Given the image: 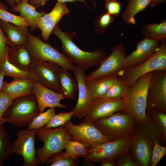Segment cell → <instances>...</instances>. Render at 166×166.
<instances>
[{"mask_svg": "<svg viewBox=\"0 0 166 166\" xmlns=\"http://www.w3.org/2000/svg\"><path fill=\"white\" fill-rule=\"evenodd\" d=\"M0 20L18 26L29 27L27 22L20 15L14 14L6 10L0 8Z\"/></svg>", "mask_w": 166, "mask_h": 166, "instance_id": "obj_37", "label": "cell"}, {"mask_svg": "<svg viewBox=\"0 0 166 166\" xmlns=\"http://www.w3.org/2000/svg\"><path fill=\"white\" fill-rule=\"evenodd\" d=\"M72 71L78 86V97L77 104L72 111L73 116L81 119L84 118L93 100L86 84L85 71L74 65Z\"/></svg>", "mask_w": 166, "mask_h": 166, "instance_id": "obj_17", "label": "cell"}, {"mask_svg": "<svg viewBox=\"0 0 166 166\" xmlns=\"http://www.w3.org/2000/svg\"><path fill=\"white\" fill-rule=\"evenodd\" d=\"M63 152L66 157H84L89 153V149L87 145L78 141L69 139L66 141Z\"/></svg>", "mask_w": 166, "mask_h": 166, "instance_id": "obj_30", "label": "cell"}, {"mask_svg": "<svg viewBox=\"0 0 166 166\" xmlns=\"http://www.w3.org/2000/svg\"><path fill=\"white\" fill-rule=\"evenodd\" d=\"M5 76V74L2 72L0 71V90L1 89L4 78Z\"/></svg>", "mask_w": 166, "mask_h": 166, "instance_id": "obj_47", "label": "cell"}, {"mask_svg": "<svg viewBox=\"0 0 166 166\" xmlns=\"http://www.w3.org/2000/svg\"><path fill=\"white\" fill-rule=\"evenodd\" d=\"M0 8L6 10H8V7L6 6L2 3L0 1Z\"/></svg>", "mask_w": 166, "mask_h": 166, "instance_id": "obj_48", "label": "cell"}, {"mask_svg": "<svg viewBox=\"0 0 166 166\" xmlns=\"http://www.w3.org/2000/svg\"><path fill=\"white\" fill-rule=\"evenodd\" d=\"M6 50V57L10 63L21 70L29 71L32 59L26 45H20L10 48L7 45Z\"/></svg>", "mask_w": 166, "mask_h": 166, "instance_id": "obj_23", "label": "cell"}, {"mask_svg": "<svg viewBox=\"0 0 166 166\" xmlns=\"http://www.w3.org/2000/svg\"><path fill=\"white\" fill-rule=\"evenodd\" d=\"M5 2L10 5L11 7L17 4L21 0H4Z\"/></svg>", "mask_w": 166, "mask_h": 166, "instance_id": "obj_46", "label": "cell"}, {"mask_svg": "<svg viewBox=\"0 0 166 166\" xmlns=\"http://www.w3.org/2000/svg\"><path fill=\"white\" fill-rule=\"evenodd\" d=\"M128 87V86L118 78L117 82L111 87L102 98L113 99H122L127 91Z\"/></svg>", "mask_w": 166, "mask_h": 166, "instance_id": "obj_33", "label": "cell"}, {"mask_svg": "<svg viewBox=\"0 0 166 166\" xmlns=\"http://www.w3.org/2000/svg\"><path fill=\"white\" fill-rule=\"evenodd\" d=\"M34 95L22 96L13 100L1 119L18 128L29 126L40 113Z\"/></svg>", "mask_w": 166, "mask_h": 166, "instance_id": "obj_4", "label": "cell"}, {"mask_svg": "<svg viewBox=\"0 0 166 166\" xmlns=\"http://www.w3.org/2000/svg\"><path fill=\"white\" fill-rule=\"evenodd\" d=\"M36 79L32 78H13L10 82L3 81L0 90L12 100L16 98L34 94L33 85Z\"/></svg>", "mask_w": 166, "mask_h": 166, "instance_id": "obj_21", "label": "cell"}, {"mask_svg": "<svg viewBox=\"0 0 166 166\" xmlns=\"http://www.w3.org/2000/svg\"><path fill=\"white\" fill-rule=\"evenodd\" d=\"M26 46L32 60L52 62L61 68L73 71L74 67L73 62L63 53L42 41L40 36L29 33Z\"/></svg>", "mask_w": 166, "mask_h": 166, "instance_id": "obj_8", "label": "cell"}, {"mask_svg": "<svg viewBox=\"0 0 166 166\" xmlns=\"http://www.w3.org/2000/svg\"><path fill=\"white\" fill-rule=\"evenodd\" d=\"M68 71L66 69L60 68L59 81L61 93L65 98L73 99L78 90V86Z\"/></svg>", "mask_w": 166, "mask_h": 166, "instance_id": "obj_26", "label": "cell"}, {"mask_svg": "<svg viewBox=\"0 0 166 166\" xmlns=\"http://www.w3.org/2000/svg\"><path fill=\"white\" fill-rule=\"evenodd\" d=\"M132 136L112 141L104 142L89 147V153L83 158L84 162L89 165L101 164L105 159L116 160L121 155L129 152Z\"/></svg>", "mask_w": 166, "mask_h": 166, "instance_id": "obj_7", "label": "cell"}, {"mask_svg": "<svg viewBox=\"0 0 166 166\" xmlns=\"http://www.w3.org/2000/svg\"><path fill=\"white\" fill-rule=\"evenodd\" d=\"M146 110L166 113V70H156L152 74L147 90Z\"/></svg>", "mask_w": 166, "mask_h": 166, "instance_id": "obj_10", "label": "cell"}, {"mask_svg": "<svg viewBox=\"0 0 166 166\" xmlns=\"http://www.w3.org/2000/svg\"><path fill=\"white\" fill-rule=\"evenodd\" d=\"M127 55L122 42L114 45L111 49L110 54L98 68L86 75V81L104 77L117 76L118 73L125 68Z\"/></svg>", "mask_w": 166, "mask_h": 166, "instance_id": "obj_9", "label": "cell"}, {"mask_svg": "<svg viewBox=\"0 0 166 166\" xmlns=\"http://www.w3.org/2000/svg\"><path fill=\"white\" fill-rule=\"evenodd\" d=\"M51 34L60 40L63 53L76 66L85 71L99 66L108 56L106 51L101 48H97L91 52L81 50L72 41L76 32L62 31L59 23L54 28Z\"/></svg>", "mask_w": 166, "mask_h": 166, "instance_id": "obj_1", "label": "cell"}, {"mask_svg": "<svg viewBox=\"0 0 166 166\" xmlns=\"http://www.w3.org/2000/svg\"><path fill=\"white\" fill-rule=\"evenodd\" d=\"M121 6V4L117 0H105V7L106 11L115 17L119 15Z\"/></svg>", "mask_w": 166, "mask_h": 166, "instance_id": "obj_40", "label": "cell"}, {"mask_svg": "<svg viewBox=\"0 0 166 166\" xmlns=\"http://www.w3.org/2000/svg\"><path fill=\"white\" fill-rule=\"evenodd\" d=\"M0 71L3 73L5 76L11 77L13 78L26 77L35 79L34 76L31 72L19 69L10 63L7 57L5 61L0 64Z\"/></svg>", "mask_w": 166, "mask_h": 166, "instance_id": "obj_31", "label": "cell"}, {"mask_svg": "<svg viewBox=\"0 0 166 166\" xmlns=\"http://www.w3.org/2000/svg\"><path fill=\"white\" fill-rule=\"evenodd\" d=\"M49 0H29L28 2L34 6L36 8L41 6H43ZM57 1L62 2H74L78 1L83 3L89 9V6L85 0H57Z\"/></svg>", "mask_w": 166, "mask_h": 166, "instance_id": "obj_43", "label": "cell"}, {"mask_svg": "<svg viewBox=\"0 0 166 166\" xmlns=\"http://www.w3.org/2000/svg\"><path fill=\"white\" fill-rule=\"evenodd\" d=\"M115 162L116 166H139L129 152L119 156Z\"/></svg>", "mask_w": 166, "mask_h": 166, "instance_id": "obj_39", "label": "cell"}, {"mask_svg": "<svg viewBox=\"0 0 166 166\" xmlns=\"http://www.w3.org/2000/svg\"><path fill=\"white\" fill-rule=\"evenodd\" d=\"M154 71L143 75L132 85L128 86L127 91L122 98L124 106L123 110L120 112L130 115L135 119L138 124L146 118L147 90Z\"/></svg>", "mask_w": 166, "mask_h": 166, "instance_id": "obj_2", "label": "cell"}, {"mask_svg": "<svg viewBox=\"0 0 166 166\" xmlns=\"http://www.w3.org/2000/svg\"><path fill=\"white\" fill-rule=\"evenodd\" d=\"M151 0H130L123 13L122 19L128 24L136 25L135 16L149 6Z\"/></svg>", "mask_w": 166, "mask_h": 166, "instance_id": "obj_27", "label": "cell"}, {"mask_svg": "<svg viewBox=\"0 0 166 166\" xmlns=\"http://www.w3.org/2000/svg\"><path fill=\"white\" fill-rule=\"evenodd\" d=\"M35 131L28 128L18 131L12 144L13 153L23 158L22 166H38L41 163L36 154Z\"/></svg>", "mask_w": 166, "mask_h": 166, "instance_id": "obj_11", "label": "cell"}, {"mask_svg": "<svg viewBox=\"0 0 166 166\" xmlns=\"http://www.w3.org/2000/svg\"><path fill=\"white\" fill-rule=\"evenodd\" d=\"M12 100L6 94L0 90V118L2 117Z\"/></svg>", "mask_w": 166, "mask_h": 166, "instance_id": "obj_42", "label": "cell"}, {"mask_svg": "<svg viewBox=\"0 0 166 166\" xmlns=\"http://www.w3.org/2000/svg\"><path fill=\"white\" fill-rule=\"evenodd\" d=\"M8 45V39L0 25V64L3 62L6 58V48Z\"/></svg>", "mask_w": 166, "mask_h": 166, "instance_id": "obj_41", "label": "cell"}, {"mask_svg": "<svg viewBox=\"0 0 166 166\" xmlns=\"http://www.w3.org/2000/svg\"><path fill=\"white\" fill-rule=\"evenodd\" d=\"M93 2V6L95 9H96L97 7V4L96 0H92Z\"/></svg>", "mask_w": 166, "mask_h": 166, "instance_id": "obj_49", "label": "cell"}, {"mask_svg": "<svg viewBox=\"0 0 166 166\" xmlns=\"http://www.w3.org/2000/svg\"><path fill=\"white\" fill-rule=\"evenodd\" d=\"M73 116L72 111L69 112L61 113L54 114L51 117L48 123L43 127L45 128H55L64 124L70 120Z\"/></svg>", "mask_w": 166, "mask_h": 166, "instance_id": "obj_36", "label": "cell"}, {"mask_svg": "<svg viewBox=\"0 0 166 166\" xmlns=\"http://www.w3.org/2000/svg\"><path fill=\"white\" fill-rule=\"evenodd\" d=\"M158 43L144 38L139 40L135 45L136 49L126 57L125 68L135 67L146 61L159 48Z\"/></svg>", "mask_w": 166, "mask_h": 166, "instance_id": "obj_19", "label": "cell"}, {"mask_svg": "<svg viewBox=\"0 0 166 166\" xmlns=\"http://www.w3.org/2000/svg\"><path fill=\"white\" fill-rule=\"evenodd\" d=\"M69 12L65 3L57 1L50 12L46 13L38 19L37 25L41 31V36L44 41H47L54 28L62 18Z\"/></svg>", "mask_w": 166, "mask_h": 166, "instance_id": "obj_18", "label": "cell"}, {"mask_svg": "<svg viewBox=\"0 0 166 166\" xmlns=\"http://www.w3.org/2000/svg\"><path fill=\"white\" fill-rule=\"evenodd\" d=\"M55 108H50L45 112L40 113L35 117L28 128L36 130L44 127L55 114Z\"/></svg>", "mask_w": 166, "mask_h": 166, "instance_id": "obj_35", "label": "cell"}, {"mask_svg": "<svg viewBox=\"0 0 166 166\" xmlns=\"http://www.w3.org/2000/svg\"><path fill=\"white\" fill-rule=\"evenodd\" d=\"M142 34L144 38L160 41L166 38V21L159 23H148L143 27Z\"/></svg>", "mask_w": 166, "mask_h": 166, "instance_id": "obj_28", "label": "cell"}, {"mask_svg": "<svg viewBox=\"0 0 166 166\" xmlns=\"http://www.w3.org/2000/svg\"><path fill=\"white\" fill-rule=\"evenodd\" d=\"M146 119L138 124L142 132L154 143H166V114L159 110H147Z\"/></svg>", "mask_w": 166, "mask_h": 166, "instance_id": "obj_13", "label": "cell"}, {"mask_svg": "<svg viewBox=\"0 0 166 166\" xmlns=\"http://www.w3.org/2000/svg\"><path fill=\"white\" fill-rule=\"evenodd\" d=\"M71 136L70 139L84 144L89 147L100 143L110 141L93 124L82 121L78 125L70 120L64 125Z\"/></svg>", "mask_w": 166, "mask_h": 166, "instance_id": "obj_14", "label": "cell"}, {"mask_svg": "<svg viewBox=\"0 0 166 166\" xmlns=\"http://www.w3.org/2000/svg\"><path fill=\"white\" fill-rule=\"evenodd\" d=\"M35 136L44 143L42 147L36 150V155L42 164L53 154L62 151L66 141L71 137L64 125L53 129L43 127L36 130Z\"/></svg>", "mask_w": 166, "mask_h": 166, "instance_id": "obj_5", "label": "cell"}, {"mask_svg": "<svg viewBox=\"0 0 166 166\" xmlns=\"http://www.w3.org/2000/svg\"><path fill=\"white\" fill-rule=\"evenodd\" d=\"M115 17L108 13L106 11L97 15L94 21L96 31L98 34H104L108 27L113 23Z\"/></svg>", "mask_w": 166, "mask_h": 166, "instance_id": "obj_34", "label": "cell"}, {"mask_svg": "<svg viewBox=\"0 0 166 166\" xmlns=\"http://www.w3.org/2000/svg\"><path fill=\"white\" fill-rule=\"evenodd\" d=\"M166 0H151L149 6L151 7H156L160 3H166Z\"/></svg>", "mask_w": 166, "mask_h": 166, "instance_id": "obj_45", "label": "cell"}, {"mask_svg": "<svg viewBox=\"0 0 166 166\" xmlns=\"http://www.w3.org/2000/svg\"><path fill=\"white\" fill-rule=\"evenodd\" d=\"M0 25L8 39V46L26 45L29 34L28 27L18 26L1 20Z\"/></svg>", "mask_w": 166, "mask_h": 166, "instance_id": "obj_22", "label": "cell"}, {"mask_svg": "<svg viewBox=\"0 0 166 166\" xmlns=\"http://www.w3.org/2000/svg\"><path fill=\"white\" fill-rule=\"evenodd\" d=\"M28 0H21L17 4L12 7V9L13 12L20 14V16L29 24L30 31L33 32L36 30H39L37 25V21L46 12L38 11L34 6L28 3Z\"/></svg>", "mask_w": 166, "mask_h": 166, "instance_id": "obj_24", "label": "cell"}, {"mask_svg": "<svg viewBox=\"0 0 166 166\" xmlns=\"http://www.w3.org/2000/svg\"><path fill=\"white\" fill-rule=\"evenodd\" d=\"M124 106L123 99H113L101 98L93 101L84 117L83 121L93 124L99 119L121 112Z\"/></svg>", "mask_w": 166, "mask_h": 166, "instance_id": "obj_15", "label": "cell"}, {"mask_svg": "<svg viewBox=\"0 0 166 166\" xmlns=\"http://www.w3.org/2000/svg\"><path fill=\"white\" fill-rule=\"evenodd\" d=\"M60 67L49 61L32 60L29 71L34 76L36 80L43 86L61 93L59 81Z\"/></svg>", "mask_w": 166, "mask_h": 166, "instance_id": "obj_12", "label": "cell"}, {"mask_svg": "<svg viewBox=\"0 0 166 166\" xmlns=\"http://www.w3.org/2000/svg\"><path fill=\"white\" fill-rule=\"evenodd\" d=\"M93 124L110 141L132 136L138 127L132 116L119 112L97 120Z\"/></svg>", "mask_w": 166, "mask_h": 166, "instance_id": "obj_3", "label": "cell"}, {"mask_svg": "<svg viewBox=\"0 0 166 166\" xmlns=\"http://www.w3.org/2000/svg\"><path fill=\"white\" fill-rule=\"evenodd\" d=\"M117 76L100 77L86 81V84L93 101L102 98L117 81Z\"/></svg>", "mask_w": 166, "mask_h": 166, "instance_id": "obj_25", "label": "cell"}, {"mask_svg": "<svg viewBox=\"0 0 166 166\" xmlns=\"http://www.w3.org/2000/svg\"><path fill=\"white\" fill-rule=\"evenodd\" d=\"M166 154V148L157 142H154L150 166H157L161 159Z\"/></svg>", "mask_w": 166, "mask_h": 166, "instance_id": "obj_38", "label": "cell"}, {"mask_svg": "<svg viewBox=\"0 0 166 166\" xmlns=\"http://www.w3.org/2000/svg\"><path fill=\"white\" fill-rule=\"evenodd\" d=\"M4 123L0 118V166H3L13 153L10 135Z\"/></svg>", "mask_w": 166, "mask_h": 166, "instance_id": "obj_29", "label": "cell"}, {"mask_svg": "<svg viewBox=\"0 0 166 166\" xmlns=\"http://www.w3.org/2000/svg\"><path fill=\"white\" fill-rule=\"evenodd\" d=\"M154 143L145 136L139 126L132 136L129 152L139 166H149Z\"/></svg>", "mask_w": 166, "mask_h": 166, "instance_id": "obj_16", "label": "cell"}, {"mask_svg": "<svg viewBox=\"0 0 166 166\" xmlns=\"http://www.w3.org/2000/svg\"><path fill=\"white\" fill-rule=\"evenodd\" d=\"M33 92L36 98L40 113L43 112L48 107L67 109L65 105L60 103L61 100L65 99L62 93L43 86L36 80L34 84Z\"/></svg>", "mask_w": 166, "mask_h": 166, "instance_id": "obj_20", "label": "cell"}, {"mask_svg": "<svg viewBox=\"0 0 166 166\" xmlns=\"http://www.w3.org/2000/svg\"><path fill=\"white\" fill-rule=\"evenodd\" d=\"M101 164V166H116L115 161L110 159L103 160Z\"/></svg>", "mask_w": 166, "mask_h": 166, "instance_id": "obj_44", "label": "cell"}, {"mask_svg": "<svg viewBox=\"0 0 166 166\" xmlns=\"http://www.w3.org/2000/svg\"><path fill=\"white\" fill-rule=\"evenodd\" d=\"M79 162L78 157H66L61 151L50 156L45 163L50 166H77Z\"/></svg>", "mask_w": 166, "mask_h": 166, "instance_id": "obj_32", "label": "cell"}, {"mask_svg": "<svg viewBox=\"0 0 166 166\" xmlns=\"http://www.w3.org/2000/svg\"><path fill=\"white\" fill-rule=\"evenodd\" d=\"M158 70H166V38L160 41L159 48L146 61L135 67L124 69L117 76L129 86L143 75Z\"/></svg>", "mask_w": 166, "mask_h": 166, "instance_id": "obj_6", "label": "cell"}]
</instances>
